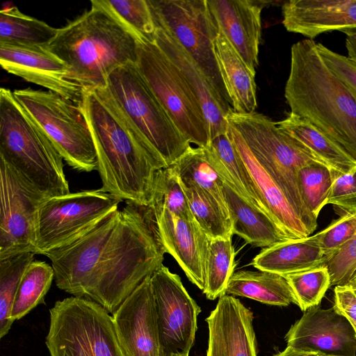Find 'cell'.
Returning <instances> with one entry per match:
<instances>
[{"label":"cell","mask_w":356,"mask_h":356,"mask_svg":"<svg viewBox=\"0 0 356 356\" xmlns=\"http://www.w3.org/2000/svg\"><path fill=\"white\" fill-rule=\"evenodd\" d=\"M155 26L168 31L202 70L221 99L231 100L217 63L214 41L219 29L207 0H147Z\"/></svg>","instance_id":"cell-12"},{"label":"cell","mask_w":356,"mask_h":356,"mask_svg":"<svg viewBox=\"0 0 356 356\" xmlns=\"http://www.w3.org/2000/svg\"><path fill=\"white\" fill-rule=\"evenodd\" d=\"M353 292L355 293V294L356 295V289H353Z\"/></svg>","instance_id":"cell-49"},{"label":"cell","mask_w":356,"mask_h":356,"mask_svg":"<svg viewBox=\"0 0 356 356\" xmlns=\"http://www.w3.org/2000/svg\"><path fill=\"white\" fill-rule=\"evenodd\" d=\"M138 38L154 40L156 26L147 0H99Z\"/></svg>","instance_id":"cell-38"},{"label":"cell","mask_w":356,"mask_h":356,"mask_svg":"<svg viewBox=\"0 0 356 356\" xmlns=\"http://www.w3.org/2000/svg\"><path fill=\"white\" fill-rule=\"evenodd\" d=\"M219 29L255 75L261 39V13L265 1L207 0Z\"/></svg>","instance_id":"cell-20"},{"label":"cell","mask_w":356,"mask_h":356,"mask_svg":"<svg viewBox=\"0 0 356 356\" xmlns=\"http://www.w3.org/2000/svg\"><path fill=\"white\" fill-rule=\"evenodd\" d=\"M288 346L330 356H356V337L348 321L334 307L306 310L285 336Z\"/></svg>","instance_id":"cell-17"},{"label":"cell","mask_w":356,"mask_h":356,"mask_svg":"<svg viewBox=\"0 0 356 356\" xmlns=\"http://www.w3.org/2000/svg\"><path fill=\"white\" fill-rule=\"evenodd\" d=\"M253 314L230 295L219 298L206 318L209 327L207 356H257Z\"/></svg>","instance_id":"cell-19"},{"label":"cell","mask_w":356,"mask_h":356,"mask_svg":"<svg viewBox=\"0 0 356 356\" xmlns=\"http://www.w3.org/2000/svg\"><path fill=\"white\" fill-rule=\"evenodd\" d=\"M152 212L165 252L173 257L188 280L204 293L211 238L195 218H183L165 209Z\"/></svg>","instance_id":"cell-18"},{"label":"cell","mask_w":356,"mask_h":356,"mask_svg":"<svg viewBox=\"0 0 356 356\" xmlns=\"http://www.w3.org/2000/svg\"><path fill=\"white\" fill-rule=\"evenodd\" d=\"M226 295L248 298L275 305H297L292 289L283 275L265 270H238L228 282Z\"/></svg>","instance_id":"cell-29"},{"label":"cell","mask_w":356,"mask_h":356,"mask_svg":"<svg viewBox=\"0 0 356 356\" xmlns=\"http://www.w3.org/2000/svg\"><path fill=\"white\" fill-rule=\"evenodd\" d=\"M232 237L212 238L206 263V289L209 300L225 295L228 282L235 267V250Z\"/></svg>","instance_id":"cell-34"},{"label":"cell","mask_w":356,"mask_h":356,"mask_svg":"<svg viewBox=\"0 0 356 356\" xmlns=\"http://www.w3.org/2000/svg\"><path fill=\"white\" fill-rule=\"evenodd\" d=\"M341 174L326 165L312 162L298 171V181L302 200L308 211L316 218L326 205L332 185Z\"/></svg>","instance_id":"cell-35"},{"label":"cell","mask_w":356,"mask_h":356,"mask_svg":"<svg viewBox=\"0 0 356 356\" xmlns=\"http://www.w3.org/2000/svg\"><path fill=\"white\" fill-rule=\"evenodd\" d=\"M45 343L50 356H126L113 317L100 305L72 296L49 309Z\"/></svg>","instance_id":"cell-8"},{"label":"cell","mask_w":356,"mask_h":356,"mask_svg":"<svg viewBox=\"0 0 356 356\" xmlns=\"http://www.w3.org/2000/svg\"><path fill=\"white\" fill-rule=\"evenodd\" d=\"M33 252L21 253L0 260V338L6 336L14 323L10 319L13 300L22 278L31 263Z\"/></svg>","instance_id":"cell-36"},{"label":"cell","mask_w":356,"mask_h":356,"mask_svg":"<svg viewBox=\"0 0 356 356\" xmlns=\"http://www.w3.org/2000/svg\"><path fill=\"white\" fill-rule=\"evenodd\" d=\"M356 235V212L340 216L325 229L313 235L327 261Z\"/></svg>","instance_id":"cell-40"},{"label":"cell","mask_w":356,"mask_h":356,"mask_svg":"<svg viewBox=\"0 0 356 356\" xmlns=\"http://www.w3.org/2000/svg\"><path fill=\"white\" fill-rule=\"evenodd\" d=\"M232 233L247 243L267 248L289 238L272 218L245 200L227 184H223Z\"/></svg>","instance_id":"cell-26"},{"label":"cell","mask_w":356,"mask_h":356,"mask_svg":"<svg viewBox=\"0 0 356 356\" xmlns=\"http://www.w3.org/2000/svg\"><path fill=\"white\" fill-rule=\"evenodd\" d=\"M58 29L21 13L15 6L0 12V43L47 47Z\"/></svg>","instance_id":"cell-31"},{"label":"cell","mask_w":356,"mask_h":356,"mask_svg":"<svg viewBox=\"0 0 356 356\" xmlns=\"http://www.w3.org/2000/svg\"><path fill=\"white\" fill-rule=\"evenodd\" d=\"M122 201L101 188L48 197L38 213L35 254L45 255L78 241Z\"/></svg>","instance_id":"cell-11"},{"label":"cell","mask_w":356,"mask_h":356,"mask_svg":"<svg viewBox=\"0 0 356 356\" xmlns=\"http://www.w3.org/2000/svg\"><path fill=\"white\" fill-rule=\"evenodd\" d=\"M278 129L321 163L339 174L356 170V160L306 120L290 114L276 122Z\"/></svg>","instance_id":"cell-28"},{"label":"cell","mask_w":356,"mask_h":356,"mask_svg":"<svg viewBox=\"0 0 356 356\" xmlns=\"http://www.w3.org/2000/svg\"><path fill=\"white\" fill-rule=\"evenodd\" d=\"M346 34V47L348 58L356 63V28L342 31Z\"/></svg>","instance_id":"cell-45"},{"label":"cell","mask_w":356,"mask_h":356,"mask_svg":"<svg viewBox=\"0 0 356 356\" xmlns=\"http://www.w3.org/2000/svg\"><path fill=\"white\" fill-rule=\"evenodd\" d=\"M323 356H330V355H323Z\"/></svg>","instance_id":"cell-50"},{"label":"cell","mask_w":356,"mask_h":356,"mask_svg":"<svg viewBox=\"0 0 356 356\" xmlns=\"http://www.w3.org/2000/svg\"><path fill=\"white\" fill-rule=\"evenodd\" d=\"M317 51L327 67L348 88L356 92V63L339 54L321 43Z\"/></svg>","instance_id":"cell-43"},{"label":"cell","mask_w":356,"mask_h":356,"mask_svg":"<svg viewBox=\"0 0 356 356\" xmlns=\"http://www.w3.org/2000/svg\"><path fill=\"white\" fill-rule=\"evenodd\" d=\"M226 119L239 133L254 156L272 177L312 233L317 227V219L308 211L302 200L298 171L310 163L321 162L281 131L276 122L261 113L254 111L243 114L231 110Z\"/></svg>","instance_id":"cell-6"},{"label":"cell","mask_w":356,"mask_h":356,"mask_svg":"<svg viewBox=\"0 0 356 356\" xmlns=\"http://www.w3.org/2000/svg\"><path fill=\"white\" fill-rule=\"evenodd\" d=\"M330 286L346 285L356 271V235L326 262Z\"/></svg>","instance_id":"cell-42"},{"label":"cell","mask_w":356,"mask_h":356,"mask_svg":"<svg viewBox=\"0 0 356 356\" xmlns=\"http://www.w3.org/2000/svg\"><path fill=\"white\" fill-rule=\"evenodd\" d=\"M326 204L332 205L340 216L356 212V170L335 178Z\"/></svg>","instance_id":"cell-41"},{"label":"cell","mask_w":356,"mask_h":356,"mask_svg":"<svg viewBox=\"0 0 356 356\" xmlns=\"http://www.w3.org/2000/svg\"><path fill=\"white\" fill-rule=\"evenodd\" d=\"M284 97L291 113L308 121L356 160V92L327 67L313 40L292 45Z\"/></svg>","instance_id":"cell-3"},{"label":"cell","mask_w":356,"mask_h":356,"mask_svg":"<svg viewBox=\"0 0 356 356\" xmlns=\"http://www.w3.org/2000/svg\"><path fill=\"white\" fill-rule=\"evenodd\" d=\"M335 309L345 316L352 325L356 337V295L353 290L346 286H335Z\"/></svg>","instance_id":"cell-44"},{"label":"cell","mask_w":356,"mask_h":356,"mask_svg":"<svg viewBox=\"0 0 356 356\" xmlns=\"http://www.w3.org/2000/svg\"><path fill=\"white\" fill-rule=\"evenodd\" d=\"M47 198L0 158V260L35 254L38 213Z\"/></svg>","instance_id":"cell-13"},{"label":"cell","mask_w":356,"mask_h":356,"mask_svg":"<svg viewBox=\"0 0 356 356\" xmlns=\"http://www.w3.org/2000/svg\"><path fill=\"white\" fill-rule=\"evenodd\" d=\"M156 44L178 69L199 100L207 120L210 140L227 130L226 117L232 110L220 97L200 67L165 29L156 26Z\"/></svg>","instance_id":"cell-21"},{"label":"cell","mask_w":356,"mask_h":356,"mask_svg":"<svg viewBox=\"0 0 356 356\" xmlns=\"http://www.w3.org/2000/svg\"><path fill=\"white\" fill-rule=\"evenodd\" d=\"M161 348L170 353L189 354L197 330L200 307L179 276L161 265L151 276Z\"/></svg>","instance_id":"cell-14"},{"label":"cell","mask_w":356,"mask_h":356,"mask_svg":"<svg viewBox=\"0 0 356 356\" xmlns=\"http://www.w3.org/2000/svg\"><path fill=\"white\" fill-rule=\"evenodd\" d=\"M0 63L10 74L83 104L82 88L69 78L65 63L45 47L0 43Z\"/></svg>","instance_id":"cell-16"},{"label":"cell","mask_w":356,"mask_h":356,"mask_svg":"<svg viewBox=\"0 0 356 356\" xmlns=\"http://www.w3.org/2000/svg\"><path fill=\"white\" fill-rule=\"evenodd\" d=\"M325 253L313 236L288 239L264 248L251 265L283 276L325 265Z\"/></svg>","instance_id":"cell-24"},{"label":"cell","mask_w":356,"mask_h":356,"mask_svg":"<svg viewBox=\"0 0 356 356\" xmlns=\"http://www.w3.org/2000/svg\"><path fill=\"white\" fill-rule=\"evenodd\" d=\"M289 32L311 40L333 31L356 28V0H290L282 6Z\"/></svg>","instance_id":"cell-22"},{"label":"cell","mask_w":356,"mask_h":356,"mask_svg":"<svg viewBox=\"0 0 356 356\" xmlns=\"http://www.w3.org/2000/svg\"><path fill=\"white\" fill-rule=\"evenodd\" d=\"M136 66L180 132L191 144L206 147L209 126L199 100L154 40L138 42Z\"/></svg>","instance_id":"cell-10"},{"label":"cell","mask_w":356,"mask_h":356,"mask_svg":"<svg viewBox=\"0 0 356 356\" xmlns=\"http://www.w3.org/2000/svg\"><path fill=\"white\" fill-rule=\"evenodd\" d=\"M170 167L184 186L204 191L228 211L223 191L224 182L207 159L204 147H191Z\"/></svg>","instance_id":"cell-30"},{"label":"cell","mask_w":356,"mask_h":356,"mask_svg":"<svg viewBox=\"0 0 356 356\" xmlns=\"http://www.w3.org/2000/svg\"><path fill=\"white\" fill-rule=\"evenodd\" d=\"M83 108L98 159L102 189L149 207L156 172L168 168L106 88L84 92Z\"/></svg>","instance_id":"cell-2"},{"label":"cell","mask_w":356,"mask_h":356,"mask_svg":"<svg viewBox=\"0 0 356 356\" xmlns=\"http://www.w3.org/2000/svg\"><path fill=\"white\" fill-rule=\"evenodd\" d=\"M106 88L167 167L172 165L191 147L135 63L114 70L108 77Z\"/></svg>","instance_id":"cell-9"},{"label":"cell","mask_w":356,"mask_h":356,"mask_svg":"<svg viewBox=\"0 0 356 356\" xmlns=\"http://www.w3.org/2000/svg\"><path fill=\"white\" fill-rule=\"evenodd\" d=\"M149 207L152 211L165 209L177 216L194 219L181 181L171 167L156 172Z\"/></svg>","instance_id":"cell-37"},{"label":"cell","mask_w":356,"mask_h":356,"mask_svg":"<svg viewBox=\"0 0 356 356\" xmlns=\"http://www.w3.org/2000/svg\"><path fill=\"white\" fill-rule=\"evenodd\" d=\"M274 356H323V355L318 353L294 348L287 346L283 351Z\"/></svg>","instance_id":"cell-46"},{"label":"cell","mask_w":356,"mask_h":356,"mask_svg":"<svg viewBox=\"0 0 356 356\" xmlns=\"http://www.w3.org/2000/svg\"><path fill=\"white\" fill-rule=\"evenodd\" d=\"M151 276L146 277L112 314L115 330L126 356H164Z\"/></svg>","instance_id":"cell-15"},{"label":"cell","mask_w":356,"mask_h":356,"mask_svg":"<svg viewBox=\"0 0 356 356\" xmlns=\"http://www.w3.org/2000/svg\"><path fill=\"white\" fill-rule=\"evenodd\" d=\"M165 253L150 208L126 202L78 241L45 256L59 289L113 314L163 265Z\"/></svg>","instance_id":"cell-1"},{"label":"cell","mask_w":356,"mask_h":356,"mask_svg":"<svg viewBox=\"0 0 356 356\" xmlns=\"http://www.w3.org/2000/svg\"><path fill=\"white\" fill-rule=\"evenodd\" d=\"M88 11L58 29L46 47L67 66L69 78L83 92L107 86L111 74L136 63L138 38L99 0Z\"/></svg>","instance_id":"cell-4"},{"label":"cell","mask_w":356,"mask_h":356,"mask_svg":"<svg viewBox=\"0 0 356 356\" xmlns=\"http://www.w3.org/2000/svg\"><path fill=\"white\" fill-rule=\"evenodd\" d=\"M214 48L232 111L243 114L254 112L257 107L255 75L220 29L214 41Z\"/></svg>","instance_id":"cell-25"},{"label":"cell","mask_w":356,"mask_h":356,"mask_svg":"<svg viewBox=\"0 0 356 356\" xmlns=\"http://www.w3.org/2000/svg\"><path fill=\"white\" fill-rule=\"evenodd\" d=\"M0 158L48 197L67 194L63 159L10 89H0Z\"/></svg>","instance_id":"cell-5"},{"label":"cell","mask_w":356,"mask_h":356,"mask_svg":"<svg viewBox=\"0 0 356 356\" xmlns=\"http://www.w3.org/2000/svg\"><path fill=\"white\" fill-rule=\"evenodd\" d=\"M54 280L51 265L45 261L34 260L27 268L18 286L10 311L14 322L21 319L40 304Z\"/></svg>","instance_id":"cell-32"},{"label":"cell","mask_w":356,"mask_h":356,"mask_svg":"<svg viewBox=\"0 0 356 356\" xmlns=\"http://www.w3.org/2000/svg\"><path fill=\"white\" fill-rule=\"evenodd\" d=\"M346 285L350 287L352 289H356V271Z\"/></svg>","instance_id":"cell-47"},{"label":"cell","mask_w":356,"mask_h":356,"mask_svg":"<svg viewBox=\"0 0 356 356\" xmlns=\"http://www.w3.org/2000/svg\"><path fill=\"white\" fill-rule=\"evenodd\" d=\"M181 186L195 220L207 235L211 239L232 237L228 211L204 191L182 184Z\"/></svg>","instance_id":"cell-33"},{"label":"cell","mask_w":356,"mask_h":356,"mask_svg":"<svg viewBox=\"0 0 356 356\" xmlns=\"http://www.w3.org/2000/svg\"><path fill=\"white\" fill-rule=\"evenodd\" d=\"M227 131L252 176L268 215L289 239L309 236L312 233L272 177L254 156L239 133L229 123Z\"/></svg>","instance_id":"cell-23"},{"label":"cell","mask_w":356,"mask_h":356,"mask_svg":"<svg viewBox=\"0 0 356 356\" xmlns=\"http://www.w3.org/2000/svg\"><path fill=\"white\" fill-rule=\"evenodd\" d=\"M204 149L207 159L223 182L250 204L268 214L228 131L211 138Z\"/></svg>","instance_id":"cell-27"},{"label":"cell","mask_w":356,"mask_h":356,"mask_svg":"<svg viewBox=\"0 0 356 356\" xmlns=\"http://www.w3.org/2000/svg\"><path fill=\"white\" fill-rule=\"evenodd\" d=\"M165 356H188L187 353H170Z\"/></svg>","instance_id":"cell-48"},{"label":"cell","mask_w":356,"mask_h":356,"mask_svg":"<svg viewBox=\"0 0 356 356\" xmlns=\"http://www.w3.org/2000/svg\"><path fill=\"white\" fill-rule=\"evenodd\" d=\"M303 312L320 305L327 290L330 287V276L325 265L284 276Z\"/></svg>","instance_id":"cell-39"},{"label":"cell","mask_w":356,"mask_h":356,"mask_svg":"<svg viewBox=\"0 0 356 356\" xmlns=\"http://www.w3.org/2000/svg\"><path fill=\"white\" fill-rule=\"evenodd\" d=\"M13 94L68 165L79 172L97 170V151L83 104L51 90L28 88Z\"/></svg>","instance_id":"cell-7"}]
</instances>
